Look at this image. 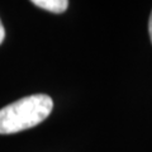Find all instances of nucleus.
<instances>
[{
  "mask_svg": "<svg viewBox=\"0 0 152 152\" xmlns=\"http://www.w3.org/2000/svg\"><path fill=\"white\" fill-rule=\"evenodd\" d=\"M53 109V102L46 94L24 96L0 109V134H12L42 123Z\"/></svg>",
  "mask_w": 152,
  "mask_h": 152,
  "instance_id": "1",
  "label": "nucleus"
},
{
  "mask_svg": "<svg viewBox=\"0 0 152 152\" xmlns=\"http://www.w3.org/2000/svg\"><path fill=\"white\" fill-rule=\"evenodd\" d=\"M33 5L42 8L55 14L64 13L69 7L67 0H33Z\"/></svg>",
  "mask_w": 152,
  "mask_h": 152,
  "instance_id": "2",
  "label": "nucleus"
},
{
  "mask_svg": "<svg viewBox=\"0 0 152 152\" xmlns=\"http://www.w3.org/2000/svg\"><path fill=\"white\" fill-rule=\"evenodd\" d=\"M4 38H5V29H4V26H3L1 20H0V45L3 43Z\"/></svg>",
  "mask_w": 152,
  "mask_h": 152,
  "instance_id": "3",
  "label": "nucleus"
},
{
  "mask_svg": "<svg viewBox=\"0 0 152 152\" xmlns=\"http://www.w3.org/2000/svg\"><path fill=\"white\" fill-rule=\"evenodd\" d=\"M148 34H150L151 42H152V12L150 14V19H148Z\"/></svg>",
  "mask_w": 152,
  "mask_h": 152,
  "instance_id": "4",
  "label": "nucleus"
}]
</instances>
